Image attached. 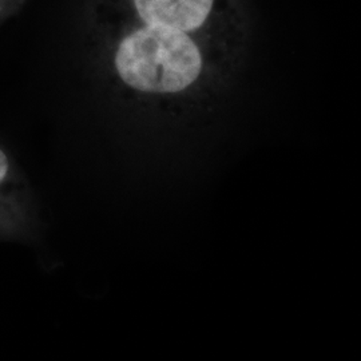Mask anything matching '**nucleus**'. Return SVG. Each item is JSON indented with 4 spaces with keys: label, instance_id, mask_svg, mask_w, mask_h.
<instances>
[{
    "label": "nucleus",
    "instance_id": "nucleus-1",
    "mask_svg": "<svg viewBox=\"0 0 361 361\" xmlns=\"http://www.w3.org/2000/svg\"><path fill=\"white\" fill-rule=\"evenodd\" d=\"M116 68L133 90L176 95L195 85L204 70V58L186 32L147 25L121 42Z\"/></svg>",
    "mask_w": 361,
    "mask_h": 361
},
{
    "label": "nucleus",
    "instance_id": "nucleus-2",
    "mask_svg": "<svg viewBox=\"0 0 361 361\" xmlns=\"http://www.w3.org/2000/svg\"><path fill=\"white\" fill-rule=\"evenodd\" d=\"M214 0H134L147 25L193 31L207 22Z\"/></svg>",
    "mask_w": 361,
    "mask_h": 361
},
{
    "label": "nucleus",
    "instance_id": "nucleus-3",
    "mask_svg": "<svg viewBox=\"0 0 361 361\" xmlns=\"http://www.w3.org/2000/svg\"><path fill=\"white\" fill-rule=\"evenodd\" d=\"M8 173V159L6 154L0 150V182L6 178Z\"/></svg>",
    "mask_w": 361,
    "mask_h": 361
}]
</instances>
